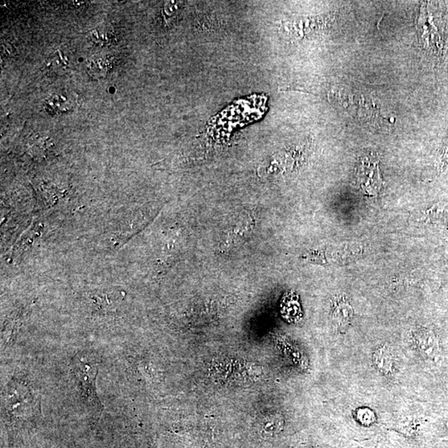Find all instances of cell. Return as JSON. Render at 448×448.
I'll use <instances>...</instances> for the list:
<instances>
[{
    "mask_svg": "<svg viewBox=\"0 0 448 448\" xmlns=\"http://www.w3.org/2000/svg\"><path fill=\"white\" fill-rule=\"evenodd\" d=\"M91 38L96 43L106 46L115 40V32L112 26L101 24L91 32Z\"/></svg>",
    "mask_w": 448,
    "mask_h": 448,
    "instance_id": "4",
    "label": "cell"
},
{
    "mask_svg": "<svg viewBox=\"0 0 448 448\" xmlns=\"http://www.w3.org/2000/svg\"><path fill=\"white\" fill-rule=\"evenodd\" d=\"M76 373L84 396L88 398L90 404L102 409V405L98 400L96 389L98 367L96 365L92 367L90 364H81L80 367L76 369Z\"/></svg>",
    "mask_w": 448,
    "mask_h": 448,
    "instance_id": "1",
    "label": "cell"
},
{
    "mask_svg": "<svg viewBox=\"0 0 448 448\" xmlns=\"http://www.w3.org/2000/svg\"><path fill=\"white\" fill-rule=\"evenodd\" d=\"M113 61L109 57L100 56L89 60L86 69L92 77L101 79L106 76L112 68Z\"/></svg>",
    "mask_w": 448,
    "mask_h": 448,
    "instance_id": "3",
    "label": "cell"
},
{
    "mask_svg": "<svg viewBox=\"0 0 448 448\" xmlns=\"http://www.w3.org/2000/svg\"><path fill=\"white\" fill-rule=\"evenodd\" d=\"M375 362L380 371L389 372L391 369L393 357L387 349L382 348L377 351L375 356Z\"/></svg>",
    "mask_w": 448,
    "mask_h": 448,
    "instance_id": "5",
    "label": "cell"
},
{
    "mask_svg": "<svg viewBox=\"0 0 448 448\" xmlns=\"http://www.w3.org/2000/svg\"><path fill=\"white\" fill-rule=\"evenodd\" d=\"M358 175L360 186L364 191L368 195H377L382 183L378 163L373 160L364 159Z\"/></svg>",
    "mask_w": 448,
    "mask_h": 448,
    "instance_id": "2",
    "label": "cell"
}]
</instances>
